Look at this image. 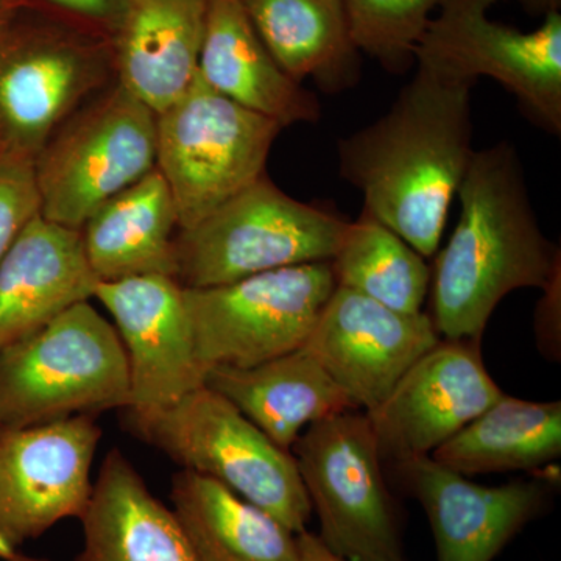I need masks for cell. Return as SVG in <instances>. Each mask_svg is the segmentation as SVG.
Returning a JSON list of instances; mask_svg holds the SVG:
<instances>
[{"label":"cell","mask_w":561,"mask_h":561,"mask_svg":"<svg viewBox=\"0 0 561 561\" xmlns=\"http://www.w3.org/2000/svg\"><path fill=\"white\" fill-rule=\"evenodd\" d=\"M38 214L35 164L0 158V264L25 225Z\"/></svg>","instance_id":"obj_28"},{"label":"cell","mask_w":561,"mask_h":561,"mask_svg":"<svg viewBox=\"0 0 561 561\" xmlns=\"http://www.w3.org/2000/svg\"><path fill=\"white\" fill-rule=\"evenodd\" d=\"M445 0H343L357 50L391 73L411 68L413 51Z\"/></svg>","instance_id":"obj_27"},{"label":"cell","mask_w":561,"mask_h":561,"mask_svg":"<svg viewBox=\"0 0 561 561\" xmlns=\"http://www.w3.org/2000/svg\"><path fill=\"white\" fill-rule=\"evenodd\" d=\"M560 456L561 402H534L507 394L431 454L465 478L538 470Z\"/></svg>","instance_id":"obj_25"},{"label":"cell","mask_w":561,"mask_h":561,"mask_svg":"<svg viewBox=\"0 0 561 561\" xmlns=\"http://www.w3.org/2000/svg\"><path fill=\"white\" fill-rule=\"evenodd\" d=\"M205 386L227 398L286 451L313 421L359 411L302 348L250 368H209Z\"/></svg>","instance_id":"obj_21"},{"label":"cell","mask_w":561,"mask_h":561,"mask_svg":"<svg viewBox=\"0 0 561 561\" xmlns=\"http://www.w3.org/2000/svg\"><path fill=\"white\" fill-rule=\"evenodd\" d=\"M80 522L83 548L72 561H198L171 508L117 448L105 457Z\"/></svg>","instance_id":"obj_20"},{"label":"cell","mask_w":561,"mask_h":561,"mask_svg":"<svg viewBox=\"0 0 561 561\" xmlns=\"http://www.w3.org/2000/svg\"><path fill=\"white\" fill-rule=\"evenodd\" d=\"M335 289L331 261L186 289L202 367L250 368L300 350Z\"/></svg>","instance_id":"obj_10"},{"label":"cell","mask_w":561,"mask_h":561,"mask_svg":"<svg viewBox=\"0 0 561 561\" xmlns=\"http://www.w3.org/2000/svg\"><path fill=\"white\" fill-rule=\"evenodd\" d=\"M95 300L113 317L130 370L128 408H165L205 386L186 289L172 276L99 280Z\"/></svg>","instance_id":"obj_15"},{"label":"cell","mask_w":561,"mask_h":561,"mask_svg":"<svg viewBox=\"0 0 561 561\" xmlns=\"http://www.w3.org/2000/svg\"><path fill=\"white\" fill-rule=\"evenodd\" d=\"M561 268L542 289L540 305L535 313V332L541 353L551 360H560Z\"/></svg>","instance_id":"obj_30"},{"label":"cell","mask_w":561,"mask_h":561,"mask_svg":"<svg viewBox=\"0 0 561 561\" xmlns=\"http://www.w3.org/2000/svg\"><path fill=\"white\" fill-rule=\"evenodd\" d=\"M209 0H125L111 36L114 79L154 113L197 76Z\"/></svg>","instance_id":"obj_18"},{"label":"cell","mask_w":561,"mask_h":561,"mask_svg":"<svg viewBox=\"0 0 561 561\" xmlns=\"http://www.w3.org/2000/svg\"><path fill=\"white\" fill-rule=\"evenodd\" d=\"M457 198L460 217L431 268L430 319L442 339H478L518 289H545L561 268L542 234L518 150L507 140L474 150Z\"/></svg>","instance_id":"obj_2"},{"label":"cell","mask_w":561,"mask_h":561,"mask_svg":"<svg viewBox=\"0 0 561 561\" xmlns=\"http://www.w3.org/2000/svg\"><path fill=\"white\" fill-rule=\"evenodd\" d=\"M197 76L210 90L283 128L320 121L319 99L276 65L241 0H209Z\"/></svg>","instance_id":"obj_19"},{"label":"cell","mask_w":561,"mask_h":561,"mask_svg":"<svg viewBox=\"0 0 561 561\" xmlns=\"http://www.w3.org/2000/svg\"><path fill=\"white\" fill-rule=\"evenodd\" d=\"M290 453L328 551L346 561H405L400 516L367 413L313 421Z\"/></svg>","instance_id":"obj_7"},{"label":"cell","mask_w":561,"mask_h":561,"mask_svg":"<svg viewBox=\"0 0 561 561\" xmlns=\"http://www.w3.org/2000/svg\"><path fill=\"white\" fill-rule=\"evenodd\" d=\"M179 228L171 190L158 169L95 210L81 228L84 254L99 280L176 276Z\"/></svg>","instance_id":"obj_22"},{"label":"cell","mask_w":561,"mask_h":561,"mask_svg":"<svg viewBox=\"0 0 561 561\" xmlns=\"http://www.w3.org/2000/svg\"><path fill=\"white\" fill-rule=\"evenodd\" d=\"M124 412L131 434L183 470L224 483L294 534L311 522V501L291 453L217 391L203 386L165 408Z\"/></svg>","instance_id":"obj_3"},{"label":"cell","mask_w":561,"mask_h":561,"mask_svg":"<svg viewBox=\"0 0 561 561\" xmlns=\"http://www.w3.org/2000/svg\"><path fill=\"white\" fill-rule=\"evenodd\" d=\"M157 169V113L114 84L72 114L35 161L39 214L81 230L102 205Z\"/></svg>","instance_id":"obj_8"},{"label":"cell","mask_w":561,"mask_h":561,"mask_svg":"<svg viewBox=\"0 0 561 561\" xmlns=\"http://www.w3.org/2000/svg\"><path fill=\"white\" fill-rule=\"evenodd\" d=\"M283 127L210 90L195 76L157 114V169L171 190L179 230H190L265 175Z\"/></svg>","instance_id":"obj_6"},{"label":"cell","mask_w":561,"mask_h":561,"mask_svg":"<svg viewBox=\"0 0 561 561\" xmlns=\"http://www.w3.org/2000/svg\"><path fill=\"white\" fill-rule=\"evenodd\" d=\"M130 401L124 343L90 301L0 351V426L124 411Z\"/></svg>","instance_id":"obj_4"},{"label":"cell","mask_w":561,"mask_h":561,"mask_svg":"<svg viewBox=\"0 0 561 561\" xmlns=\"http://www.w3.org/2000/svg\"><path fill=\"white\" fill-rule=\"evenodd\" d=\"M350 220L295 201L267 175L175 239L186 289L224 286L260 273L331 261Z\"/></svg>","instance_id":"obj_5"},{"label":"cell","mask_w":561,"mask_h":561,"mask_svg":"<svg viewBox=\"0 0 561 561\" xmlns=\"http://www.w3.org/2000/svg\"><path fill=\"white\" fill-rule=\"evenodd\" d=\"M10 3L9 0H0V31L7 24V16H9Z\"/></svg>","instance_id":"obj_34"},{"label":"cell","mask_w":561,"mask_h":561,"mask_svg":"<svg viewBox=\"0 0 561 561\" xmlns=\"http://www.w3.org/2000/svg\"><path fill=\"white\" fill-rule=\"evenodd\" d=\"M273 60L291 80L321 90L353 87L360 72L343 0H241Z\"/></svg>","instance_id":"obj_24"},{"label":"cell","mask_w":561,"mask_h":561,"mask_svg":"<svg viewBox=\"0 0 561 561\" xmlns=\"http://www.w3.org/2000/svg\"><path fill=\"white\" fill-rule=\"evenodd\" d=\"M114 77L111 43L55 20L0 31V158L33 162Z\"/></svg>","instance_id":"obj_9"},{"label":"cell","mask_w":561,"mask_h":561,"mask_svg":"<svg viewBox=\"0 0 561 561\" xmlns=\"http://www.w3.org/2000/svg\"><path fill=\"white\" fill-rule=\"evenodd\" d=\"M501 0H445L413 51V60L476 81L496 80L531 121L561 133V14L540 27L516 31L490 20Z\"/></svg>","instance_id":"obj_11"},{"label":"cell","mask_w":561,"mask_h":561,"mask_svg":"<svg viewBox=\"0 0 561 561\" xmlns=\"http://www.w3.org/2000/svg\"><path fill=\"white\" fill-rule=\"evenodd\" d=\"M331 264L339 287L397 312H423L432 275L426 257L367 210L350 221Z\"/></svg>","instance_id":"obj_26"},{"label":"cell","mask_w":561,"mask_h":561,"mask_svg":"<svg viewBox=\"0 0 561 561\" xmlns=\"http://www.w3.org/2000/svg\"><path fill=\"white\" fill-rule=\"evenodd\" d=\"M102 430L94 415L0 426V540L16 549L90 504Z\"/></svg>","instance_id":"obj_12"},{"label":"cell","mask_w":561,"mask_h":561,"mask_svg":"<svg viewBox=\"0 0 561 561\" xmlns=\"http://www.w3.org/2000/svg\"><path fill=\"white\" fill-rule=\"evenodd\" d=\"M297 538L301 561H346L328 551L320 538L311 531H301L297 534Z\"/></svg>","instance_id":"obj_31"},{"label":"cell","mask_w":561,"mask_h":561,"mask_svg":"<svg viewBox=\"0 0 561 561\" xmlns=\"http://www.w3.org/2000/svg\"><path fill=\"white\" fill-rule=\"evenodd\" d=\"M47 18L77 31L108 39L116 31L125 0H38Z\"/></svg>","instance_id":"obj_29"},{"label":"cell","mask_w":561,"mask_h":561,"mask_svg":"<svg viewBox=\"0 0 561 561\" xmlns=\"http://www.w3.org/2000/svg\"><path fill=\"white\" fill-rule=\"evenodd\" d=\"M0 560L3 561H41L22 556L16 549L11 548L5 541L0 540Z\"/></svg>","instance_id":"obj_33"},{"label":"cell","mask_w":561,"mask_h":561,"mask_svg":"<svg viewBox=\"0 0 561 561\" xmlns=\"http://www.w3.org/2000/svg\"><path fill=\"white\" fill-rule=\"evenodd\" d=\"M430 519L438 561H493L551 500L556 478L479 485L432 459L393 465Z\"/></svg>","instance_id":"obj_16"},{"label":"cell","mask_w":561,"mask_h":561,"mask_svg":"<svg viewBox=\"0 0 561 561\" xmlns=\"http://www.w3.org/2000/svg\"><path fill=\"white\" fill-rule=\"evenodd\" d=\"M478 339H440L404 373L387 400L367 413L382 460L431 457L502 397Z\"/></svg>","instance_id":"obj_13"},{"label":"cell","mask_w":561,"mask_h":561,"mask_svg":"<svg viewBox=\"0 0 561 561\" xmlns=\"http://www.w3.org/2000/svg\"><path fill=\"white\" fill-rule=\"evenodd\" d=\"M171 500L198 561H301L297 534L216 479L176 472Z\"/></svg>","instance_id":"obj_23"},{"label":"cell","mask_w":561,"mask_h":561,"mask_svg":"<svg viewBox=\"0 0 561 561\" xmlns=\"http://www.w3.org/2000/svg\"><path fill=\"white\" fill-rule=\"evenodd\" d=\"M81 231L33 217L0 264V351L94 298Z\"/></svg>","instance_id":"obj_17"},{"label":"cell","mask_w":561,"mask_h":561,"mask_svg":"<svg viewBox=\"0 0 561 561\" xmlns=\"http://www.w3.org/2000/svg\"><path fill=\"white\" fill-rule=\"evenodd\" d=\"M527 13L535 16H546V14L560 11L561 0H519Z\"/></svg>","instance_id":"obj_32"},{"label":"cell","mask_w":561,"mask_h":561,"mask_svg":"<svg viewBox=\"0 0 561 561\" xmlns=\"http://www.w3.org/2000/svg\"><path fill=\"white\" fill-rule=\"evenodd\" d=\"M440 339L427 313L397 312L337 286L301 348L359 411L370 412Z\"/></svg>","instance_id":"obj_14"},{"label":"cell","mask_w":561,"mask_h":561,"mask_svg":"<svg viewBox=\"0 0 561 561\" xmlns=\"http://www.w3.org/2000/svg\"><path fill=\"white\" fill-rule=\"evenodd\" d=\"M416 65L381 119L339 140V168L364 195V210L432 257L474 153L476 81Z\"/></svg>","instance_id":"obj_1"}]
</instances>
